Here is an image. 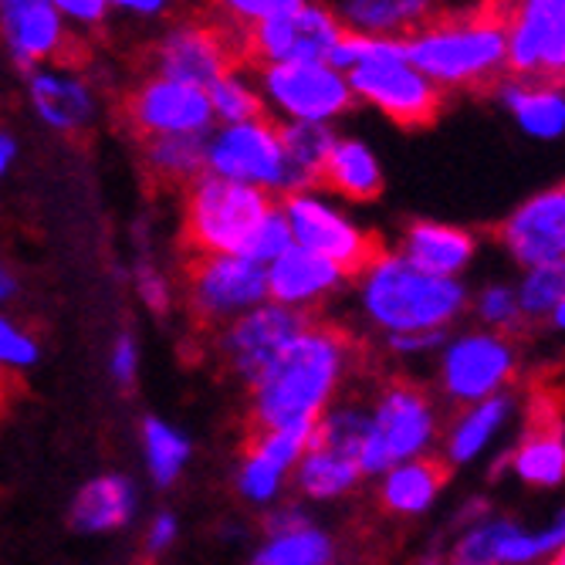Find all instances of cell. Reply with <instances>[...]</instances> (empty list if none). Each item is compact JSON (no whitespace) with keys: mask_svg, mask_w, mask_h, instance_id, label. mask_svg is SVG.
I'll list each match as a JSON object with an SVG mask.
<instances>
[{"mask_svg":"<svg viewBox=\"0 0 565 565\" xmlns=\"http://www.w3.org/2000/svg\"><path fill=\"white\" fill-rule=\"evenodd\" d=\"M352 342L342 329L305 322L288 345L250 383L254 430H275L295 420H319L349 370Z\"/></svg>","mask_w":565,"mask_h":565,"instance_id":"obj_1","label":"cell"},{"mask_svg":"<svg viewBox=\"0 0 565 565\" xmlns=\"http://www.w3.org/2000/svg\"><path fill=\"white\" fill-rule=\"evenodd\" d=\"M504 8L508 0H488L471 11L434 14L403 38L409 65L424 72L440 92L494 85L504 72Z\"/></svg>","mask_w":565,"mask_h":565,"instance_id":"obj_2","label":"cell"},{"mask_svg":"<svg viewBox=\"0 0 565 565\" xmlns=\"http://www.w3.org/2000/svg\"><path fill=\"white\" fill-rule=\"evenodd\" d=\"M329 65L345 75L352 98H363L366 106L403 129H424L440 116L444 92L409 65L403 38H370L345 31L329 55Z\"/></svg>","mask_w":565,"mask_h":565,"instance_id":"obj_3","label":"cell"},{"mask_svg":"<svg viewBox=\"0 0 565 565\" xmlns=\"http://www.w3.org/2000/svg\"><path fill=\"white\" fill-rule=\"evenodd\" d=\"M359 278L363 312L386 329V335L444 332L468 305V288L457 278L427 275L386 250H380Z\"/></svg>","mask_w":565,"mask_h":565,"instance_id":"obj_4","label":"cell"},{"mask_svg":"<svg viewBox=\"0 0 565 565\" xmlns=\"http://www.w3.org/2000/svg\"><path fill=\"white\" fill-rule=\"evenodd\" d=\"M271 207L265 190L203 173L183 196V241L193 254H241Z\"/></svg>","mask_w":565,"mask_h":565,"instance_id":"obj_5","label":"cell"},{"mask_svg":"<svg viewBox=\"0 0 565 565\" xmlns=\"http://www.w3.org/2000/svg\"><path fill=\"white\" fill-rule=\"evenodd\" d=\"M434 437L437 414L430 396L409 383H390L370 409L366 437L363 447H359V471L383 475L399 460L424 457Z\"/></svg>","mask_w":565,"mask_h":565,"instance_id":"obj_6","label":"cell"},{"mask_svg":"<svg viewBox=\"0 0 565 565\" xmlns=\"http://www.w3.org/2000/svg\"><path fill=\"white\" fill-rule=\"evenodd\" d=\"M281 214L291 231V244L332 262L342 275H363V268L383 250L370 231L359 227L339 203L316 193L312 186L288 190Z\"/></svg>","mask_w":565,"mask_h":565,"instance_id":"obj_7","label":"cell"},{"mask_svg":"<svg viewBox=\"0 0 565 565\" xmlns=\"http://www.w3.org/2000/svg\"><path fill=\"white\" fill-rule=\"evenodd\" d=\"M345 34L339 14L316 0L241 31V65H288V62H329Z\"/></svg>","mask_w":565,"mask_h":565,"instance_id":"obj_8","label":"cell"},{"mask_svg":"<svg viewBox=\"0 0 565 565\" xmlns=\"http://www.w3.org/2000/svg\"><path fill=\"white\" fill-rule=\"evenodd\" d=\"M258 92L285 122L329 126L352 109V88L329 62H288L258 68Z\"/></svg>","mask_w":565,"mask_h":565,"instance_id":"obj_9","label":"cell"},{"mask_svg":"<svg viewBox=\"0 0 565 565\" xmlns=\"http://www.w3.org/2000/svg\"><path fill=\"white\" fill-rule=\"evenodd\" d=\"M504 68L511 78H552L565 72V0H508Z\"/></svg>","mask_w":565,"mask_h":565,"instance_id":"obj_10","label":"cell"},{"mask_svg":"<svg viewBox=\"0 0 565 565\" xmlns=\"http://www.w3.org/2000/svg\"><path fill=\"white\" fill-rule=\"evenodd\" d=\"M152 75L207 88L217 75L241 65V34L221 21L170 24L152 44Z\"/></svg>","mask_w":565,"mask_h":565,"instance_id":"obj_11","label":"cell"},{"mask_svg":"<svg viewBox=\"0 0 565 565\" xmlns=\"http://www.w3.org/2000/svg\"><path fill=\"white\" fill-rule=\"evenodd\" d=\"M126 126L142 136H207L214 126V113L207 92L190 82L149 75L129 88L122 98Z\"/></svg>","mask_w":565,"mask_h":565,"instance_id":"obj_12","label":"cell"},{"mask_svg":"<svg viewBox=\"0 0 565 565\" xmlns=\"http://www.w3.org/2000/svg\"><path fill=\"white\" fill-rule=\"evenodd\" d=\"M207 173L258 186V190H285V157H281V139L278 126L265 116L221 126L214 136H207Z\"/></svg>","mask_w":565,"mask_h":565,"instance_id":"obj_13","label":"cell"},{"mask_svg":"<svg viewBox=\"0 0 565 565\" xmlns=\"http://www.w3.org/2000/svg\"><path fill=\"white\" fill-rule=\"evenodd\" d=\"M186 295L200 322H231L268 301L265 268L237 254H193L186 265Z\"/></svg>","mask_w":565,"mask_h":565,"instance_id":"obj_14","label":"cell"},{"mask_svg":"<svg viewBox=\"0 0 565 565\" xmlns=\"http://www.w3.org/2000/svg\"><path fill=\"white\" fill-rule=\"evenodd\" d=\"M519 355L508 335L501 332H468L444 349L440 363V383L450 399L478 403L494 393H504V386L515 376Z\"/></svg>","mask_w":565,"mask_h":565,"instance_id":"obj_15","label":"cell"},{"mask_svg":"<svg viewBox=\"0 0 565 565\" xmlns=\"http://www.w3.org/2000/svg\"><path fill=\"white\" fill-rule=\"evenodd\" d=\"M565 545L562 515L552 525L529 532L511 519H484L457 539L450 565H535L548 555H558Z\"/></svg>","mask_w":565,"mask_h":565,"instance_id":"obj_16","label":"cell"},{"mask_svg":"<svg viewBox=\"0 0 565 565\" xmlns=\"http://www.w3.org/2000/svg\"><path fill=\"white\" fill-rule=\"evenodd\" d=\"M305 322L308 319L301 312H295V308L275 305V301L254 305L250 312L231 319V326L221 335V349H224L227 366L241 380L254 383Z\"/></svg>","mask_w":565,"mask_h":565,"instance_id":"obj_17","label":"cell"},{"mask_svg":"<svg viewBox=\"0 0 565 565\" xmlns=\"http://www.w3.org/2000/svg\"><path fill=\"white\" fill-rule=\"evenodd\" d=\"M501 244L522 268L565 265V190L548 186L519 203L501 224Z\"/></svg>","mask_w":565,"mask_h":565,"instance_id":"obj_18","label":"cell"},{"mask_svg":"<svg viewBox=\"0 0 565 565\" xmlns=\"http://www.w3.org/2000/svg\"><path fill=\"white\" fill-rule=\"evenodd\" d=\"M31 106L44 126L65 136L88 132L98 119V95L95 88L75 75L68 65H38L28 72Z\"/></svg>","mask_w":565,"mask_h":565,"instance_id":"obj_19","label":"cell"},{"mask_svg":"<svg viewBox=\"0 0 565 565\" xmlns=\"http://www.w3.org/2000/svg\"><path fill=\"white\" fill-rule=\"evenodd\" d=\"M0 31L21 68H38L65 55L68 28L51 0H0Z\"/></svg>","mask_w":565,"mask_h":565,"instance_id":"obj_20","label":"cell"},{"mask_svg":"<svg viewBox=\"0 0 565 565\" xmlns=\"http://www.w3.org/2000/svg\"><path fill=\"white\" fill-rule=\"evenodd\" d=\"M345 281V275L319 258V254L305 250L298 244H291L285 254L265 268V285H268V298L275 305H285V308H305V305H316L322 301L326 295H332L339 285Z\"/></svg>","mask_w":565,"mask_h":565,"instance_id":"obj_21","label":"cell"},{"mask_svg":"<svg viewBox=\"0 0 565 565\" xmlns=\"http://www.w3.org/2000/svg\"><path fill=\"white\" fill-rule=\"evenodd\" d=\"M475 250H478V237L471 231L437 224V221H417L406 227L396 254L427 275L457 278L475 262Z\"/></svg>","mask_w":565,"mask_h":565,"instance_id":"obj_22","label":"cell"},{"mask_svg":"<svg viewBox=\"0 0 565 565\" xmlns=\"http://www.w3.org/2000/svg\"><path fill=\"white\" fill-rule=\"evenodd\" d=\"M501 106L532 139H558L565 129L562 82L552 78H508L498 88Z\"/></svg>","mask_w":565,"mask_h":565,"instance_id":"obj_23","label":"cell"},{"mask_svg":"<svg viewBox=\"0 0 565 565\" xmlns=\"http://www.w3.org/2000/svg\"><path fill=\"white\" fill-rule=\"evenodd\" d=\"M319 183L332 190L335 196H345L352 203H366L383 193V167L376 152L352 136H335L329 146V157L322 163Z\"/></svg>","mask_w":565,"mask_h":565,"instance_id":"obj_24","label":"cell"},{"mask_svg":"<svg viewBox=\"0 0 565 565\" xmlns=\"http://www.w3.org/2000/svg\"><path fill=\"white\" fill-rule=\"evenodd\" d=\"M437 14V0H342L345 31L370 38H406Z\"/></svg>","mask_w":565,"mask_h":565,"instance_id":"obj_25","label":"cell"},{"mask_svg":"<svg viewBox=\"0 0 565 565\" xmlns=\"http://www.w3.org/2000/svg\"><path fill=\"white\" fill-rule=\"evenodd\" d=\"M508 468L515 471L519 481L532 488H558L565 478V434L562 420L548 414L529 427V434L519 440V447L511 450Z\"/></svg>","mask_w":565,"mask_h":565,"instance_id":"obj_26","label":"cell"},{"mask_svg":"<svg viewBox=\"0 0 565 565\" xmlns=\"http://www.w3.org/2000/svg\"><path fill=\"white\" fill-rule=\"evenodd\" d=\"M136 511V488L122 475H102L88 481L72 504V522L78 532H113L122 529Z\"/></svg>","mask_w":565,"mask_h":565,"instance_id":"obj_27","label":"cell"},{"mask_svg":"<svg viewBox=\"0 0 565 565\" xmlns=\"http://www.w3.org/2000/svg\"><path fill=\"white\" fill-rule=\"evenodd\" d=\"M444 481H447V468L434 457L399 460V465L383 471L380 498L390 511H396V515H424V511L437 501Z\"/></svg>","mask_w":565,"mask_h":565,"instance_id":"obj_28","label":"cell"},{"mask_svg":"<svg viewBox=\"0 0 565 565\" xmlns=\"http://www.w3.org/2000/svg\"><path fill=\"white\" fill-rule=\"evenodd\" d=\"M511 409H515V399L508 393H494L488 399L471 403L465 414H460L447 434L444 454L450 465H471V460L501 434V427L511 420Z\"/></svg>","mask_w":565,"mask_h":565,"instance_id":"obj_29","label":"cell"},{"mask_svg":"<svg viewBox=\"0 0 565 565\" xmlns=\"http://www.w3.org/2000/svg\"><path fill=\"white\" fill-rule=\"evenodd\" d=\"M142 167L163 186H190L207 173V136H152L142 139Z\"/></svg>","mask_w":565,"mask_h":565,"instance_id":"obj_30","label":"cell"},{"mask_svg":"<svg viewBox=\"0 0 565 565\" xmlns=\"http://www.w3.org/2000/svg\"><path fill=\"white\" fill-rule=\"evenodd\" d=\"M295 478H298V488L316 498V501H332V498H342L345 491L355 488V481L363 478L359 471V460L345 450H335V447H322V444H312L305 450V457L291 468Z\"/></svg>","mask_w":565,"mask_h":565,"instance_id":"obj_31","label":"cell"},{"mask_svg":"<svg viewBox=\"0 0 565 565\" xmlns=\"http://www.w3.org/2000/svg\"><path fill=\"white\" fill-rule=\"evenodd\" d=\"M281 139V157H285V190H301V186H319L322 163L329 157V146L335 132L329 126H308V122H285L278 126Z\"/></svg>","mask_w":565,"mask_h":565,"instance_id":"obj_32","label":"cell"},{"mask_svg":"<svg viewBox=\"0 0 565 565\" xmlns=\"http://www.w3.org/2000/svg\"><path fill=\"white\" fill-rule=\"evenodd\" d=\"M207 102H211V113H214V122L221 126H231V122H247V119H258L265 116V98L258 92L244 72V65L217 75L207 88Z\"/></svg>","mask_w":565,"mask_h":565,"instance_id":"obj_33","label":"cell"},{"mask_svg":"<svg viewBox=\"0 0 565 565\" xmlns=\"http://www.w3.org/2000/svg\"><path fill=\"white\" fill-rule=\"evenodd\" d=\"M335 545L326 532L305 525L288 535H271L250 565H332Z\"/></svg>","mask_w":565,"mask_h":565,"instance_id":"obj_34","label":"cell"},{"mask_svg":"<svg viewBox=\"0 0 565 565\" xmlns=\"http://www.w3.org/2000/svg\"><path fill=\"white\" fill-rule=\"evenodd\" d=\"M142 447H146L149 475L160 488H167V484H173L180 478V471L186 468V460H190V450H193L190 440L160 417H146L142 420Z\"/></svg>","mask_w":565,"mask_h":565,"instance_id":"obj_35","label":"cell"},{"mask_svg":"<svg viewBox=\"0 0 565 565\" xmlns=\"http://www.w3.org/2000/svg\"><path fill=\"white\" fill-rule=\"evenodd\" d=\"M312 440H316V420H295V424L275 427V430H258L247 450L262 454L265 460H271L275 468H281L288 475L305 457V450L312 447Z\"/></svg>","mask_w":565,"mask_h":565,"instance_id":"obj_36","label":"cell"},{"mask_svg":"<svg viewBox=\"0 0 565 565\" xmlns=\"http://www.w3.org/2000/svg\"><path fill=\"white\" fill-rule=\"evenodd\" d=\"M522 319L545 322L558 305H565V265L552 268H529L522 285L515 288Z\"/></svg>","mask_w":565,"mask_h":565,"instance_id":"obj_37","label":"cell"},{"mask_svg":"<svg viewBox=\"0 0 565 565\" xmlns=\"http://www.w3.org/2000/svg\"><path fill=\"white\" fill-rule=\"evenodd\" d=\"M291 247V231H288V224H285V214H281V207L275 203V207L265 214V221L254 227V234L247 237V244H244V250L237 254V258H244V262H250V265H262V268H268L278 254H285Z\"/></svg>","mask_w":565,"mask_h":565,"instance_id":"obj_38","label":"cell"},{"mask_svg":"<svg viewBox=\"0 0 565 565\" xmlns=\"http://www.w3.org/2000/svg\"><path fill=\"white\" fill-rule=\"evenodd\" d=\"M285 488V471L275 468L271 460H265L262 454L247 450L244 460H241V471H237V491L247 498V501H275Z\"/></svg>","mask_w":565,"mask_h":565,"instance_id":"obj_39","label":"cell"},{"mask_svg":"<svg viewBox=\"0 0 565 565\" xmlns=\"http://www.w3.org/2000/svg\"><path fill=\"white\" fill-rule=\"evenodd\" d=\"M301 0H214V8H217V21L224 28H231L234 34L254 28V24H262V21H271L291 8H298Z\"/></svg>","mask_w":565,"mask_h":565,"instance_id":"obj_40","label":"cell"},{"mask_svg":"<svg viewBox=\"0 0 565 565\" xmlns=\"http://www.w3.org/2000/svg\"><path fill=\"white\" fill-rule=\"evenodd\" d=\"M478 319L494 329V332H511L519 329L525 319H522V308H519V295L511 285H488L481 295H478Z\"/></svg>","mask_w":565,"mask_h":565,"instance_id":"obj_41","label":"cell"},{"mask_svg":"<svg viewBox=\"0 0 565 565\" xmlns=\"http://www.w3.org/2000/svg\"><path fill=\"white\" fill-rule=\"evenodd\" d=\"M38 363V342L0 316V370H28Z\"/></svg>","mask_w":565,"mask_h":565,"instance_id":"obj_42","label":"cell"},{"mask_svg":"<svg viewBox=\"0 0 565 565\" xmlns=\"http://www.w3.org/2000/svg\"><path fill=\"white\" fill-rule=\"evenodd\" d=\"M136 291L146 301V308H152V312H167V308H170V281H167L163 271H157L152 265L136 268Z\"/></svg>","mask_w":565,"mask_h":565,"instance_id":"obj_43","label":"cell"},{"mask_svg":"<svg viewBox=\"0 0 565 565\" xmlns=\"http://www.w3.org/2000/svg\"><path fill=\"white\" fill-rule=\"evenodd\" d=\"M51 4H55V11L65 21H75L82 28H98L102 21H106V14H109L106 0H51Z\"/></svg>","mask_w":565,"mask_h":565,"instance_id":"obj_44","label":"cell"},{"mask_svg":"<svg viewBox=\"0 0 565 565\" xmlns=\"http://www.w3.org/2000/svg\"><path fill=\"white\" fill-rule=\"evenodd\" d=\"M113 376L119 386H132L136 383V373H139V349H136V339L129 332H122L113 345Z\"/></svg>","mask_w":565,"mask_h":565,"instance_id":"obj_45","label":"cell"},{"mask_svg":"<svg viewBox=\"0 0 565 565\" xmlns=\"http://www.w3.org/2000/svg\"><path fill=\"white\" fill-rule=\"evenodd\" d=\"M173 539H177V519L170 515V511H163V515H157V519H152V525H149L146 552L160 555V552H167L173 545Z\"/></svg>","mask_w":565,"mask_h":565,"instance_id":"obj_46","label":"cell"},{"mask_svg":"<svg viewBox=\"0 0 565 565\" xmlns=\"http://www.w3.org/2000/svg\"><path fill=\"white\" fill-rule=\"evenodd\" d=\"M308 525V519H305V511L301 508H278V511H271V515L265 519V532H268V539L271 535H288V532H295V529H305Z\"/></svg>","mask_w":565,"mask_h":565,"instance_id":"obj_47","label":"cell"},{"mask_svg":"<svg viewBox=\"0 0 565 565\" xmlns=\"http://www.w3.org/2000/svg\"><path fill=\"white\" fill-rule=\"evenodd\" d=\"M390 345L396 352H427L444 345V332H406V335H390Z\"/></svg>","mask_w":565,"mask_h":565,"instance_id":"obj_48","label":"cell"},{"mask_svg":"<svg viewBox=\"0 0 565 565\" xmlns=\"http://www.w3.org/2000/svg\"><path fill=\"white\" fill-rule=\"evenodd\" d=\"M170 4L173 0H106V8H119L136 18H160L163 11H170Z\"/></svg>","mask_w":565,"mask_h":565,"instance_id":"obj_49","label":"cell"},{"mask_svg":"<svg viewBox=\"0 0 565 565\" xmlns=\"http://www.w3.org/2000/svg\"><path fill=\"white\" fill-rule=\"evenodd\" d=\"M14 157H18V142H14V136H11V132H0V177H4V173L11 170Z\"/></svg>","mask_w":565,"mask_h":565,"instance_id":"obj_50","label":"cell"},{"mask_svg":"<svg viewBox=\"0 0 565 565\" xmlns=\"http://www.w3.org/2000/svg\"><path fill=\"white\" fill-rule=\"evenodd\" d=\"M14 291H18V281H14V275H11L4 265H0V305L11 301V298H14Z\"/></svg>","mask_w":565,"mask_h":565,"instance_id":"obj_51","label":"cell"}]
</instances>
